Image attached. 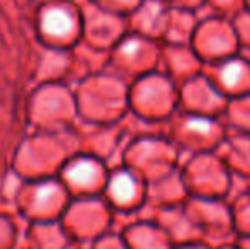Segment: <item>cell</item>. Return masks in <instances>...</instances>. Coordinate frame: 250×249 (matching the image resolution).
<instances>
[{
	"mask_svg": "<svg viewBox=\"0 0 250 249\" xmlns=\"http://www.w3.org/2000/svg\"><path fill=\"white\" fill-rule=\"evenodd\" d=\"M244 75V65L240 62H230L221 68V79L227 86H235Z\"/></svg>",
	"mask_w": 250,
	"mask_h": 249,
	"instance_id": "1",
	"label": "cell"
},
{
	"mask_svg": "<svg viewBox=\"0 0 250 249\" xmlns=\"http://www.w3.org/2000/svg\"><path fill=\"white\" fill-rule=\"evenodd\" d=\"M116 193H119V196L123 198H129L133 193V181L129 178H121L116 183Z\"/></svg>",
	"mask_w": 250,
	"mask_h": 249,
	"instance_id": "2",
	"label": "cell"
},
{
	"mask_svg": "<svg viewBox=\"0 0 250 249\" xmlns=\"http://www.w3.org/2000/svg\"><path fill=\"white\" fill-rule=\"evenodd\" d=\"M188 126L192 130H198V132H208V130L211 128L209 123H208V121H203V120H191L188 123Z\"/></svg>",
	"mask_w": 250,
	"mask_h": 249,
	"instance_id": "3",
	"label": "cell"
}]
</instances>
